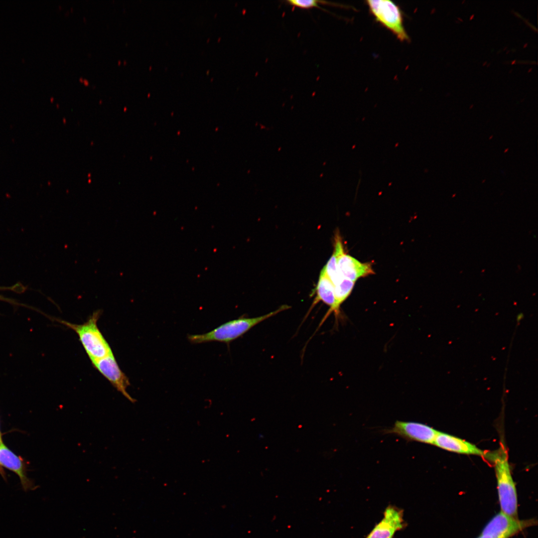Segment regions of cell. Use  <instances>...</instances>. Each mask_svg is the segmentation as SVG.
<instances>
[{"label": "cell", "mask_w": 538, "mask_h": 538, "mask_svg": "<svg viewBox=\"0 0 538 538\" xmlns=\"http://www.w3.org/2000/svg\"><path fill=\"white\" fill-rule=\"evenodd\" d=\"M487 456L494 463L501 511L518 518L517 489L511 474L507 451L502 445L498 450L487 454Z\"/></svg>", "instance_id": "6da1fadb"}, {"label": "cell", "mask_w": 538, "mask_h": 538, "mask_svg": "<svg viewBox=\"0 0 538 538\" xmlns=\"http://www.w3.org/2000/svg\"><path fill=\"white\" fill-rule=\"evenodd\" d=\"M289 308L290 306L283 305L277 309L262 316L253 318H239L226 322L207 333L188 335L187 339L192 344L218 341L229 344L261 322Z\"/></svg>", "instance_id": "7a4b0ae2"}, {"label": "cell", "mask_w": 538, "mask_h": 538, "mask_svg": "<svg viewBox=\"0 0 538 538\" xmlns=\"http://www.w3.org/2000/svg\"><path fill=\"white\" fill-rule=\"evenodd\" d=\"M101 311H95L89 319L82 324L71 323L64 320L59 321L74 330L90 360L99 359L113 352L97 326Z\"/></svg>", "instance_id": "3957f363"}, {"label": "cell", "mask_w": 538, "mask_h": 538, "mask_svg": "<svg viewBox=\"0 0 538 538\" xmlns=\"http://www.w3.org/2000/svg\"><path fill=\"white\" fill-rule=\"evenodd\" d=\"M366 2L377 22L391 31L400 41H409L404 26L403 12L398 4L386 0H369Z\"/></svg>", "instance_id": "277c9868"}, {"label": "cell", "mask_w": 538, "mask_h": 538, "mask_svg": "<svg viewBox=\"0 0 538 538\" xmlns=\"http://www.w3.org/2000/svg\"><path fill=\"white\" fill-rule=\"evenodd\" d=\"M535 518L520 520L500 512L484 527L481 535L489 538H510L526 529L537 525Z\"/></svg>", "instance_id": "5b68a950"}, {"label": "cell", "mask_w": 538, "mask_h": 538, "mask_svg": "<svg viewBox=\"0 0 538 538\" xmlns=\"http://www.w3.org/2000/svg\"><path fill=\"white\" fill-rule=\"evenodd\" d=\"M334 251L340 274L343 277L355 282L359 278L374 274L371 264L361 263L345 253L342 238L337 232L335 236Z\"/></svg>", "instance_id": "8992f818"}, {"label": "cell", "mask_w": 538, "mask_h": 538, "mask_svg": "<svg viewBox=\"0 0 538 538\" xmlns=\"http://www.w3.org/2000/svg\"><path fill=\"white\" fill-rule=\"evenodd\" d=\"M93 366L132 403L136 401L127 392L130 382L120 368L113 353L99 359L90 360Z\"/></svg>", "instance_id": "52a82bcc"}, {"label": "cell", "mask_w": 538, "mask_h": 538, "mask_svg": "<svg viewBox=\"0 0 538 538\" xmlns=\"http://www.w3.org/2000/svg\"><path fill=\"white\" fill-rule=\"evenodd\" d=\"M408 441L433 444L437 430L426 424L415 421H396L394 425L384 430Z\"/></svg>", "instance_id": "ba28073f"}, {"label": "cell", "mask_w": 538, "mask_h": 538, "mask_svg": "<svg viewBox=\"0 0 538 538\" xmlns=\"http://www.w3.org/2000/svg\"><path fill=\"white\" fill-rule=\"evenodd\" d=\"M404 526L403 510L389 506L385 510L383 519L366 538H392Z\"/></svg>", "instance_id": "9c48e42d"}, {"label": "cell", "mask_w": 538, "mask_h": 538, "mask_svg": "<svg viewBox=\"0 0 538 538\" xmlns=\"http://www.w3.org/2000/svg\"><path fill=\"white\" fill-rule=\"evenodd\" d=\"M434 445L446 450L459 454L487 456L485 451L475 445L443 432L438 431L434 439Z\"/></svg>", "instance_id": "30bf717a"}, {"label": "cell", "mask_w": 538, "mask_h": 538, "mask_svg": "<svg viewBox=\"0 0 538 538\" xmlns=\"http://www.w3.org/2000/svg\"><path fill=\"white\" fill-rule=\"evenodd\" d=\"M316 296L306 315L309 314L312 308L319 301H322L330 307L326 314L321 321L319 327L322 325L327 318L332 313L335 305L334 287L331 281L327 275L324 267L321 270L317 286L315 289Z\"/></svg>", "instance_id": "8fae6325"}, {"label": "cell", "mask_w": 538, "mask_h": 538, "mask_svg": "<svg viewBox=\"0 0 538 538\" xmlns=\"http://www.w3.org/2000/svg\"><path fill=\"white\" fill-rule=\"evenodd\" d=\"M0 465L15 472L19 477L25 491L30 489L31 483L27 478L22 459L8 449L2 441L0 443Z\"/></svg>", "instance_id": "7c38bea8"}, {"label": "cell", "mask_w": 538, "mask_h": 538, "mask_svg": "<svg viewBox=\"0 0 538 538\" xmlns=\"http://www.w3.org/2000/svg\"><path fill=\"white\" fill-rule=\"evenodd\" d=\"M354 284L355 282L343 277L334 285L335 305L332 313L334 312L336 320L341 316L340 306L351 294Z\"/></svg>", "instance_id": "4fadbf2b"}, {"label": "cell", "mask_w": 538, "mask_h": 538, "mask_svg": "<svg viewBox=\"0 0 538 538\" xmlns=\"http://www.w3.org/2000/svg\"><path fill=\"white\" fill-rule=\"evenodd\" d=\"M324 268L327 275L333 285H335L343 278L338 271L336 257L334 253H333L326 265L324 267Z\"/></svg>", "instance_id": "5bb4252c"}, {"label": "cell", "mask_w": 538, "mask_h": 538, "mask_svg": "<svg viewBox=\"0 0 538 538\" xmlns=\"http://www.w3.org/2000/svg\"><path fill=\"white\" fill-rule=\"evenodd\" d=\"M477 538H488V537H486V536H483V535H480V536H479V537H477Z\"/></svg>", "instance_id": "9a60e30c"}, {"label": "cell", "mask_w": 538, "mask_h": 538, "mask_svg": "<svg viewBox=\"0 0 538 538\" xmlns=\"http://www.w3.org/2000/svg\"><path fill=\"white\" fill-rule=\"evenodd\" d=\"M474 14H472V15H471V16H470V17H469V19H470V20H471V19H472V18H473L474 17Z\"/></svg>", "instance_id": "2e32d148"}, {"label": "cell", "mask_w": 538, "mask_h": 538, "mask_svg": "<svg viewBox=\"0 0 538 538\" xmlns=\"http://www.w3.org/2000/svg\"><path fill=\"white\" fill-rule=\"evenodd\" d=\"M0 300H5L4 298L0 295Z\"/></svg>", "instance_id": "e0dca14e"}, {"label": "cell", "mask_w": 538, "mask_h": 538, "mask_svg": "<svg viewBox=\"0 0 538 538\" xmlns=\"http://www.w3.org/2000/svg\"><path fill=\"white\" fill-rule=\"evenodd\" d=\"M515 62H516V60H513V61L512 62L511 64H513L514 63H515Z\"/></svg>", "instance_id": "ac0fdd59"}, {"label": "cell", "mask_w": 538, "mask_h": 538, "mask_svg": "<svg viewBox=\"0 0 538 538\" xmlns=\"http://www.w3.org/2000/svg\"><path fill=\"white\" fill-rule=\"evenodd\" d=\"M527 45H528V43H525V45H524V47H525Z\"/></svg>", "instance_id": "d6986e66"}, {"label": "cell", "mask_w": 538, "mask_h": 538, "mask_svg": "<svg viewBox=\"0 0 538 538\" xmlns=\"http://www.w3.org/2000/svg\"><path fill=\"white\" fill-rule=\"evenodd\" d=\"M532 70V68H531L530 69H529V70H528V72H530V71H531Z\"/></svg>", "instance_id": "ffe728a7"}, {"label": "cell", "mask_w": 538, "mask_h": 538, "mask_svg": "<svg viewBox=\"0 0 538 538\" xmlns=\"http://www.w3.org/2000/svg\"><path fill=\"white\" fill-rule=\"evenodd\" d=\"M458 19H460V20H461V21H462V20H462V19H461V18H459V17H458Z\"/></svg>", "instance_id": "44dd1931"}, {"label": "cell", "mask_w": 538, "mask_h": 538, "mask_svg": "<svg viewBox=\"0 0 538 538\" xmlns=\"http://www.w3.org/2000/svg\"><path fill=\"white\" fill-rule=\"evenodd\" d=\"M487 63V62H486V61H485V62H484V63H483V65H484L485 64V63Z\"/></svg>", "instance_id": "7402d4cb"}, {"label": "cell", "mask_w": 538, "mask_h": 538, "mask_svg": "<svg viewBox=\"0 0 538 538\" xmlns=\"http://www.w3.org/2000/svg\"><path fill=\"white\" fill-rule=\"evenodd\" d=\"M1 441H1V438H0V442H1Z\"/></svg>", "instance_id": "603a6c76"}]
</instances>
